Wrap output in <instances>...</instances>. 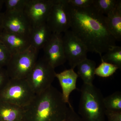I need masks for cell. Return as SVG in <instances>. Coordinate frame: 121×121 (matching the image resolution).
Returning <instances> with one entry per match:
<instances>
[{"mask_svg":"<svg viewBox=\"0 0 121 121\" xmlns=\"http://www.w3.org/2000/svg\"><path fill=\"white\" fill-rule=\"evenodd\" d=\"M46 24L53 34H62L70 28L67 0H55Z\"/></svg>","mask_w":121,"mask_h":121,"instance_id":"7","label":"cell"},{"mask_svg":"<svg viewBox=\"0 0 121 121\" xmlns=\"http://www.w3.org/2000/svg\"><path fill=\"white\" fill-rule=\"evenodd\" d=\"M0 41L12 55L23 52L31 46L30 36L8 32L4 30L0 35Z\"/></svg>","mask_w":121,"mask_h":121,"instance_id":"12","label":"cell"},{"mask_svg":"<svg viewBox=\"0 0 121 121\" xmlns=\"http://www.w3.org/2000/svg\"><path fill=\"white\" fill-rule=\"evenodd\" d=\"M55 0H27L23 13L32 28L46 23Z\"/></svg>","mask_w":121,"mask_h":121,"instance_id":"9","label":"cell"},{"mask_svg":"<svg viewBox=\"0 0 121 121\" xmlns=\"http://www.w3.org/2000/svg\"><path fill=\"white\" fill-rule=\"evenodd\" d=\"M70 5L78 8H85L91 6L94 0H67Z\"/></svg>","mask_w":121,"mask_h":121,"instance_id":"24","label":"cell"},{"mask_svg":"<svg viewBox=\"0 0 121 121\" xmlns=\"http://www.w3.org/2000/svg\"><path fill=\"white\" fill-rule=\"evenodd\" d=\"M62 93L52 86L36 95L24 108L23 121H65L68 107Z\"/></svg>","mask_w":121,"mask_h":121,"instance_id":"2","label":"cell"},{"mask_svg":"<svg viewBox=\"0 0 121 121\" xmlns=\"http://www.w3.org/2000/svg\"><path fill=\"white\" fill-rule=\"evenodd\" d=\"M5 0H0V11L1 10L3 5L4 4Z\"/></svg>","mask_w":121,"mask_h":121,"instance_id":"29","label":"cell"},{"mask_svg":"<svg viewBox=\"0 0 121 121\" xmlns=\"http://www.w3.org/2000/svg\"><path fill=\"white\" fill-rule=\"evenodd\" d=\"M39 51L31 46L23 52L12 55L6 66L10 79H26L34 67Z\"/></svg>","mask_w":121,"mask_h":121,"instance_id":"5","label":"cell"},{"mask_svg":"<svg viewBox=\"0 0 121 121\" xmlns=\"http://www.w3.org/2000/svg\"><path fill=\"white\" fill-rule=\"evenodd\" d=\"M24 109L0 101V121H23Z\"/></svg>","mask_w":121,"mask_h":121,"instance_id":"16","label":"cell"},{"mask_svg":"<svg viewBox=\"0 0 121 121\" xmlns=\"http://www.w3.org/2000/svg\"><path fill=\"white\" fill-rule=\"evenodd\" d=\"M43 58L54 69L67 61L63 46L62 34L52 33L43 48Z\"/></svg>","mask_w":121,"mask_h":121,"instance_id":"10","label":"cell"},{"mask_svg":"<svg viewBox=\"0 0 121 121\" xmlns=\"http://www.w3.org/2000/svg\"><path fill=\"white\" fill-rule=\"evenodd\" d=\"M78 113L83 121H105L104 97L101 90L93 84L83 83L81 90Z\"/></svg>","mask_w":121,"mask_h":121,"instance_id":"3","label":"cell"},{"mask_svg":"<svg viewBox=\"0 0 121 121\" xmlns=\"http://www.w3.org/2000/svg\"><path fill=\"white\" fill-rule=\"evenodd\" d=\"M3 30L18 35L30 36L32 27L23 12L4 13L2 23Z\"/></svg>","mask_w":121,"mask_h":121,"instance_id":"11","label":"cell"},{"mask_svg":"<svg viewBox=\"0 0 121 121\" xmlns=\"http://www.w3.org/2000/svg\"><path fill=\"white\" fill-rule=\"evenodd\" d=\"M78 77V74L71 68L56 74V78L58 80L62 88L63 99L69 107H72L69 102V96L72 91L78 89L76 82Z\"/></svg>","mask_w":121,"mask_h":121,"instance_id":"13","label":"cell"},{"mask_svg":"<svg viewBox=\"0 0 121 121\" xmlns=\"http://www.w3.org/2000/svg\"><path fill=\"white\" fill-rule=\"evenodd\" d=\"M35 94L26 79H10L0 91V101L24 108L35 97Z\"/></svg>","mask_w":121,"mask_h":121,"instance_id":"4","label":"cell"},{"mask_svg":"<svg viewBox=\"0 0 121 121\" xmlns=\"http://www.w3.org/2000/svg\"><path fill=\"white\" fill-rule=\"evenodd\" d=\"M65 121H83L80 116L76 113L73 107H69L67 115Z\"/></svg>","mask_w":121,"mask_h":121,"instance_id":"26","label":"cell"},{"mask_svg":"<svg viewBox=\"0 0 121 121\" xmlns=\"http://www.w3.org/2000/svg\"><path fill=\"white\" fill-rule=\"evenodd\" d=\"M78 75L85 84L92 85L95 78V72L96 64L94 60L87 59L78 64L77 65Z\"/></svg>","mask_w":121,"mask_h":121,"instance_id":"17","label":"cell"},{"mask_svg":"<svg viewBox=\"0 0 121 121\" xmlns=\"http://www.w3.org/2000/svg\"><path fill=\"white\" fill-rule=\"evenodd\" d=\"M105 114L108 121H121V111L106 110Z\"/></svg>","mask_w":121,"mask_h":121,"instance_id":"27","label":"cell"},{"mask_svg":"<svg viewBox=\"0 0 121 121\" xmlns=\"http://www.w3.org/2000/svg\"><path fill=\"white\" fill-rule=\"evenodd\" d=\"M64 33L62 41L64 53L71 68L74 69L79 63L87 58L89 52L84 44L71 30H67Z\"/></svg>","mask_w":121,"mask_h":121,"instance_id":"8","label":"cell"},{"mask_svg":"<svg viewBox=\"0 0 121 121\" xmlns=\"http://www.w3.org/2000/svg\"><path fill=\"white\" fill-rule=\"evenodd\" d=\"M10 79L6 69L0 67V91L6 86Z\"/></svg>","mask_w":121,"mask_h":121,"instance_id":"25","label":"cell"},{"mask_svg":"<svg viewBox=\"0 0 121 121\" xmlns=\"http://www.w3.org/2000/svg\"><path fill=\"white\" fill-rule=\"evenodd\" d=\"M118 0H94L92 5L101 14L107 15L114 8Z\"/></svg>","mask_w":121,"mask_h":121,"instance_id":"20","label":"cell"},{"mask_svg":"<svg viewBox=\"0 0 121 121\" xmlns=\"http://www.w3.org/2000/svg\"><path fill=\"white\" fill-rule=\"evenodd\" d=\"M103 102L106 110L121 111V91H116L104 98Z\"/></svg>","mask_w":121,"mask_h":121,"instance_id":"19","label":"cell"},{"mask_svg":"<svg viewBox=\"0 0 121 121\" xmlns=\"http://www.w3.org/2000/svg\"><path fill=\"white\" fill-rule=\"evenodd\" d=\"M4 14V13L0 12V35L1 34L3 30V28H2V20H3Z\"/></svg>","mask_w":121,"mask_h":121,"instance_id":"28","label":"cell"},{"mask_svg":"<svg viewBox=\"0 0 121 121\" xmlns=\"http://www.w3.org/2000/svg\"><path fill=\"white\" fill-rule=\"evenodd\" d=\"M101 60L113 64L121 69V47L116 45L110 48L102 56Z\"/></svg>","mask_w":121,"mask_h":121,"instance_id":"18","label":"cell"},{"mask_svg":"<svg viewBox=\"0 0 121 121\" xmlns=\"http://www.w3.org/2000/svg\"><path fill=\"white\" fill-rule=\"evenodd\" d=\"M52 34L46 23L33 28L30 36L31 45L39 51L43 48Z\"/></svg>","mask_w":121,"mask_h":121,"instance_id":"14","label":"cell"},{"mask_svg":"<svg viewBox=\"0 0 121 121\" xmlns=\"http://www.w3.org/2000/svg\"><path fill=\"white\" fill-rule=\"evenodd\" d=\"M101 63L97 67L95 68V75L102 78H108L113 75L118 69L117 66L101 61Z\"/></svg>","mask_w":121,"mask_h":121,"instance_id":"21","label":"cell"},{"mask_svg":"<svg viewBox=\"0 0 121 121\" xmlns=\"http://www.w3.org/2000/svg\"><path fill=\"white\" fill-rule=\"evenodd\" d=\"M108 29L116 41L121 40V0H118L114 8L107 15Z\"/></svg>","mask_w":121,"mask_h":121,"instance_id":"15","label":"cell"},{"mask_svg":"<svg viewBox=\"0 0 121 121\" xmlns=\"http://www.w3.org/2000/svg\"><path fill=\"white\" fill-rule=\"evenodd\" d=\"M56 73L43 58L37 60L26 79L35 94H40L52 86Z\"/></svg>","mask_w":121,"mask_h":121,"instance_id":"6","label":"cell"},{"mask_svg":"<svg viewBox=\"0 0 121 121\" xmlns=\"http://www.w3.org/2000/svg\"><path fill=\"white\" fill-rule=\"evenodd\" d=\"M27 0H5V12L10 13L23 12Z\"/></svg>","mask_w":121,"mask_h":121,"instance_id":"22","label":"cell"},{"mask_svg":"<svg viewBox=\"0 0 121 121\" xmlns=\"http://www.w3.org/2000/svg\"><path fill=\"white\" fill-rule=\"evenodd\" d=\"M68 6L72 32L84 44L89 52L99 54L101 59L103 53L116 45V40L108 29L106 17L92 5L78 8L68 3Z\"/></svg>","mask_w":121,"mask_h":121,"instance_id":"1","label":"cell"},{"mask_svg":"<svg viewBox=\"0 0 121 121\" xmlns=\"http://www.w3.org/2000/svg\"><path fill=\"white\" fill-rule=\"evenodd\" d=\"M12 55L5 45L0 41V67L7 66Z\"/></svg>","mask_w":121,"mask_h":121,"instance_id":"23","label":"cell"}]
</instances>
